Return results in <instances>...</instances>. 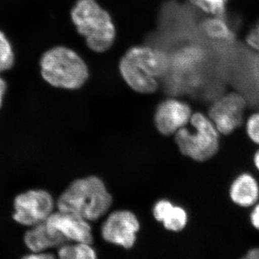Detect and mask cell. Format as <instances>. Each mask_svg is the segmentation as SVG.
<instances>
[{
    "label": "cell",
    "mask_w": 259,
    "mask_h": 259,
    "mask_svg": "<svg viewBox=\"0 0 259 259\" xmlns=\"http://www.w3.org/2000/svg\"><path fill=\"white\" fill-rule=\"evenodd\" d=\"M112 197L103 181L90 176L71 182L56 201L61 212L72 213L88 221L100 219L110 208Z\"/></svg>",
    "instance_id": "1"
},
{
    "label": "cell",
    "mask_w": 259,
    "mask_h": 259,
    "mask_svg": "<svg viewBox=\"0 0 259 259\" xmlns=\"http://www.w3.org/2000/svg\"><path fill=\"white\" fill-rule=\"evenodd\" d=\"M40 66L42 79L54 88L77 90L90 77L82 58L67 47H56L44 53Z\"/></svg>",
    "instance_id": "3"
},
{
    "label": "cell",
    "mask_w": 259,
    "mask_h": 259,
    "mask_svg": "<svg viewBox=\"0 0 259 259\" xmlns=\"http://www.w3.org/2000/svg\"><path fill=\"white\" fill-rule=\"evenodd\" d=\"M192 115V109L187 102L175 98L167 99L156 108L155 125L160 134L171 136L188 125Z\"/></svg>",
    "instance_id": "10"
},
{
    "label": "cell",
    "mask_w": 259,
    "mask_h": 259,
    "mask_svg": "<svg viewBox=\"0 0 259 259\" xmlns=\"http://www.w3.org/2000/svg\"><path fill=\"white\" fill-rule=\"evenodd\" d=\"M91 245L86 243H64L58 248L57 256L61 259L96 258V252Z\"/></svg>",
    "instance_id": "14"
},
{
    "label": "cell",
    "mask_w": 259,
    "mask_h": 259,
    "mask_svg": "<svg viewBox=\"0 0 259 259\" xmlns=\"http://www.w3.org/2000/svg\"><path fill=\"white\" fill-rule=\"evenodd\" d=\"M191 4L212 16H221L226 13L230 0H189Z\"/></svg>",
    "instance_id": "16"
},
{
    "label": "cell",
    "mask_w": 259,
    "mask_h": 259,
    "mask_svg": "<svg viewBox=\"0 0 259 259\" xmlns=\"http://www.w3.org/2000/svg\"><path fill=\"white\" fill-rule=\"evenodd\" d=\"M190 122L194 131L186 126L175 134L180 152L196 161L210 159L219 150L220 133L209 117L201 112L192 114Z\"/></svg>",
    "instance_id": "4"
},
{
    "label": "cell",
    "mask_w": 259,
    "mask_h": 259,
    "mask_svg": "<svg viewBox=\"0 0 259 259\" xmlns=\"http://www.w3.org/2000/svg\"><path fill=\"white\" fill-rule=\"evenodd\" d=\"M23 258L26 259H51L55 258V255L51 252H35V253H28L24 255Z\"/></svg>",
    "instance_id": "20"
},
{
    "label": "cell",
    "mask_w": 259,
    "mask_h": 259,
    "mask_svg": "<svg viewBox=\"0 0 259 259\" xmlns=\"http://www.w3.org/2000/svg\"><path fill=\"white\" fill-rule=\"evenodd\" d=\"M247 134L250 140L259 145V112L253 114L246 124Z\"/></svg>",
    "instance_id": "18"
},
{
    "label": "cell",
    "mask_w": 259,
    "mask_h": 259,
    "mask_svg": "<svg viewBox=\"0 0 259 259\" xmlns=\"http://www.w3.org/2000/svg\"><path fill=\"white\" fill-rule=\"evenodd\" d=\"M15 64L13 48L4 32L0 30V72L9 70Z\"/></svg>",
    "instance_id": "17"
},
{
    "label": "cell",
    "mask_w": 259,
    "mask_h": 259,
    "mask_svg": "<svg viewBox=\"0 0 259 259\" xmlns=\"http://www.w3.org/2000/svg\"><path fill=\"white\" fill-rule=\"evenodd\" d=\"M139 229V220L134 213L118 210L107 218L102 225L101 234L105 241L130 249L136 243Z\"/></svg>",
    "instance_id": "8"
},
{
    "label": "cell",
    "mask_w": 259,
    "mask_h": 259,
    "mask_svg": "<svg viewBox=\"0 0 259 259\" xmlns=\"http://www.w3.org/2000/svg\"><path fill=\"white\" fill-rule=\"evenodd\" d=\"M48 231L60 234L67 241L93 244V236L89 221L72 213L54 211L45 221Z\"/></svg>",
    "instance_id": "9"
},
{
    "label": "cell",
    "mask_w": 259,
    "mask_h": 259,
    "mask_svg": "<svg viewBox=\"0 0 259 259\" xmlns=\"http://www.w3.org/2000/svg\"><path fill=\"white\" fill-rule=\"evenodd\" d=\"M248 259H259V248H253L250 250L243 257Z\"/></svg>",
    "instance_id": "23"
},
{
    "label": "cell",
    "mask_w": 259,
    "mask_h": 259,
    "mask_svg": "<svg viewBox=\"0 0 259 259\" xmlns=\"http://www.w3.org/2000/svg\"><path fill=\"white\" fill-rule=\"evenodd\" d=\"M71 19L90 50L104 53L113 46L116 28L111 15L96 0H77L71 10Z\"/></svg>",
    "instance_id": "2"
},
{
    "label": "cell",
    "mask_w": 259,
    "mask_h": 259,
    "mask_svg": "<svg viewBox=\"0 0 259 259\" xmlns=\"http://www.w3.org/2000/svg\"><path fill=\"white\" fill-rule=\"evenodd\" d=\"M246 101L239 94L220 97L209 107L208 117L220 134L230 135L241 125Z\"/></svg>",
    "instance_id": "6"
},
{
    "label": "cell",
    "mask_w": 259,
    "mask_h": 259,
    "mask_svg": "<svg viewBox=\"0 0 259 259\" xmlns=\"http://www.w3.org/2000/svg\"><path fill=\"white\" fill-rule=\"evenodd\" d=\"M23 242L29 253H35L49 251L68 241L60 234L51 233L44 222L28 228L24 234Z\"/></svg>",
    "instance_id": "11"
},
{
    "label": "cell",
    "mask_w": 259,
    "mask_h": 259,
    "mask_svg": "<svg viewBox=\"0 0 259 259\" xmlns=\"http://www.w3.org/2000/svg\"><path fill=\"white\" fill-rule=\"evenodd\" d=\"M121 59L135 72L148 79L157 80L166 72L168 67L166 56L147 46L131 47Z\"/></svg>",
    "instance_id": "7"
},
{
    "label": "cell",
    "mask_w": 259,
    "mask_h": 259,
    "mask_svg": "<svg viewBox=\"0 0 259 259\" xmlns=\"http://www.w3.org/2000/svg\"><path fill=\"white\" fill-rule=\"evenodd\" d=\"M250 222L256 229L259 230V204L255 206L250 214Z\"/></svg>",
    "instance_id": "21"
},
{
    "label": "cell",
    "mask_w": 259,
    "mask_h": 259,
    "mask_svg": "<svg viewBox=\"0 0 259 259\" xmlns=\"http://www.w3.org/2000/svg\"><path fill=\"white\" fill-rule=\"evenodd\" d=\"M230 195L233 202L238 205L250 207L258 199V182L249 174H243L237 177L232 184Z\"/></svg>",
    "instance_id": "13"
},
{
    "label": "cell",
    "mask_w": 259,
    "mask_h": 259,
    "mask_svg": "<svg viewBox=\"0 0 259 259\" xmlns=\"http://www.w3.org/2000/svg\"><path fill=\"white\" fill-rule=\"evenodd\" d=\"M153 214L156 221L163 223L166 230L174 232L182 231L188 221L185 209L175 206L166 199L156 202L153 207Z\"/></svg>",
    "instance_id": "12"
},
{
    "label": "cell",
    "mask_w": 259,
    "mask_h": 259,
    "mask_svg": "<svg viewBox=\"0 0 259 259\" xmlns=\"http://www.w3.org/2000/svg\"><path fill=\"white\" fill-rule=\"evenodd\" d=\"M56 207L55 199L49 191L28 190L15 197L13 219L20 226L30 228L45 222Z\"/></svg>",
    "instance_id": "5"
},
{
    "label": "cell",
    "mask_w": 259,
    "mask_h": 259,
    "mask_svg": "<svg viewBox=\"0 0 259 259\" xmlns=\"http://www.w3.org/2000/svg\"><path fill=\"white\" fill-rule=\"evenodd\" d=\"M203 28L209 37L218 40H227L233 37L231 27L221 16H213L204 22Z\"/></svg>",
    "instance_id": "15"
},
{
    "label": "cell",
    "mask_w": 259,
    "mask_h": 259,
    "mask_svg": "<svg viewBox=\"0 0 259 259\" xmlns=\"http://www.w3.org/2000/svg\"><path fill=\"white\" fill-rule=\"evenodd\" d=\"M7 83L3 78L0 77V108L3 106V99L6 93Z\"/></svg>",
    "instance_id": "22"
},
{
    "label": "cell",
    "mask_w": 259,
    "mask_h": 259,
    "mask_svg": "<svg viewBox=\"0 0 259 259\" xmlns=\"http://www.w3.org/2000/svg\"><path fill=\"white\" fill-rule=\"evenodd\" d=\"M245 42L248 47L259 53V20L248 31Z\"/></svg>",
    "instance_id": "19"
},
{
    "label": "cell",
    "mask_w": 259,
    "mask_h": 259,
    "mask_svg": "<svg viewBox=\"0 0 259 259\" xmlns=\"http://www.w3.org/2000/svg\"><path fill=\"white\" fill-rule=\"evenodd\" d=\"M254 163L255 166H256V168L259 170V150L255 153L254 156Z\"/></svg>",
    "instance_id": "24"
}]
</instances>
